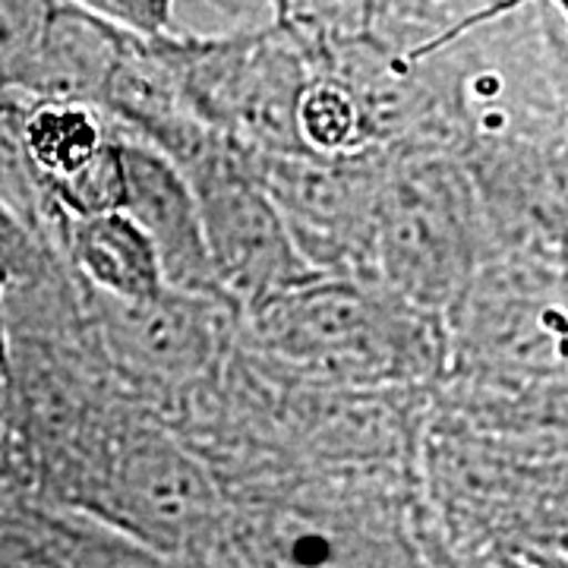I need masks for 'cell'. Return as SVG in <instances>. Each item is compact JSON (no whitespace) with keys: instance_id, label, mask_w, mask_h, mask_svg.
Segmentation results:
<instances>
[{"instance_id":"cell-6","label":"cell","mask_w":568,"mask_h":568,"mask_svg":"<svg viewBox=\"0 0 568 568\" xmlns=\"http://www.w3.org/2000/svg\"><path fill=\"white\" fill-rule=\"evenodd\" d=\"M186 181L200 203L209 260L227 306L253 313L291 287L323 278L301 260L275 205L237 152L224 145Z\"/></svg>"},{"instance_id":"cell-2","label":"cell","mask_w":568,"mask_h":568,"mask_svg":"<svg viewBox=\"0 0 568 568\" xmlns=\"http://www.w3.org/2000/svg\"><path fill=\"white\" fill-rule=\"evenodd\" d=\"M140 547L178 556L222 518L212 470L162 424L126 414L61 503Z\"/></svg>"},{"instance_id":"cell-11","label":"cell","mask_w":568,"mask_h":568,"mask_svg":"<svg viewBox=\"0 0 568 568\" xmlns=\"http://www.w3.org/2000/svg\"><path fill=\"white\" fill-rule=\"evenodd\" d=\"M0 499H26L20 448H17V417H13L10 342L3 320H0Z\"/></svg>"},{"instance_id":"cell-8","label":"cell","mask_w":568,"mask_h":568,"mask_svg":"<svg viewBox=\"0 0 568 568\" xmlns=\"http://www.w3.org/2000/svg\"><path fill=\"white\" fill-rule=\"evenodd\" d=\"M54 256L82 291L114 304H145L168 291L155 250L121 209L63 222Z\"/></svg>"},{"instance_id":"cell-3","label":"cell","mask_w":568,"mask_h":568,"mask_svg":"<svg viewBox=\"0 0 568 568\" xmlns=\"http://www.w3.org/2000/svg\"><path fill=\"white\" fill-rule=\"evenodd\" d=\"M474 190L436 145L383 155L373 268L410 306L448 304L477 263Z\"/></svg>"},{"instance_id":"cell-7","label":"cell","mask_w":568,"mask_h":568,"mask_svg":"<svg viewBox=\"0 0 568 568\" xmlns=\"http://www.w3.org/2000/svg\"><path fill=\"white\" fill-rule=\"evenodd\" d=\"M121 212L155 250L168 291L227 304L212 272L203 215L190 181L155 149L123 133Z\"/></svg>"},{"instance_id":"cell-4","label":"cell","mask_w":568,"mask_h":568,"mask_svg":"<svg viewBox=\"0 0 568 568\" xmlns=\"http://www.w3.org/2000/svg\"><path fill=\"white\" fill-rule=\"evenodd\" d=\"M272 200L294 250L323 278L369 275L376 253V203L383 152L325 159L313 152L246 162Z\"/></svg>"},{"instance_id":"cell-1","label":"cell","mask_w":568,"mask_h":568,"mask_svg":"<svg viewBox=\"0 0 568 568\" xmlns=\"http://www.w3.org/2000/svg\"><path fill=\"white\" fill-rule=\"evenodd\" d=\"M414 306L357 278H316L256 306L253 335L272 361L301 373L376 386L433 364V338Z\"/></svg>"},{"instance_id":"cell-9","label":"cell","mask_w":568,"mask_h":568,"mask_svg":"<svg viewBox=\"0 0 568 568\" xmlns=\"http://www.w3.org/2000/svg\"><path fill=\"white\" fill-rule=\"evenodd\" d=\"M297 140L306 152L338 159L364 152L366 130L361 108L345 85L325 77H310L297 102Z\"/></svg>"},{"instance_id":"cell-10","label":"cell","mask_w":568,"mask_h":568,"mask_svg":"<svg viewBox=\"0 0 568 568\" xmlns=\"http://www.w3.org/2000/svg\"><path fill=\"white\" fill-rule=\"evenodd\" d=\"M67 275L63 263L0 200V306Z\"/></svg>"},{"instance_id":"cell-5","label":"cell","mask_w":568,"mask_h":568,"mask_svg":"<svg viewBox=\"0 0 568 568\" xmlns=\"http://www.w3.org/2000/svg\"><path fill=\"white\" fill-rule=\"evenodd\" d=\"M85 328L108 376L178 402L209 386L224 361L231 306L164 291L145 304L82 294Z\"/></svg>"}]
</instances>
